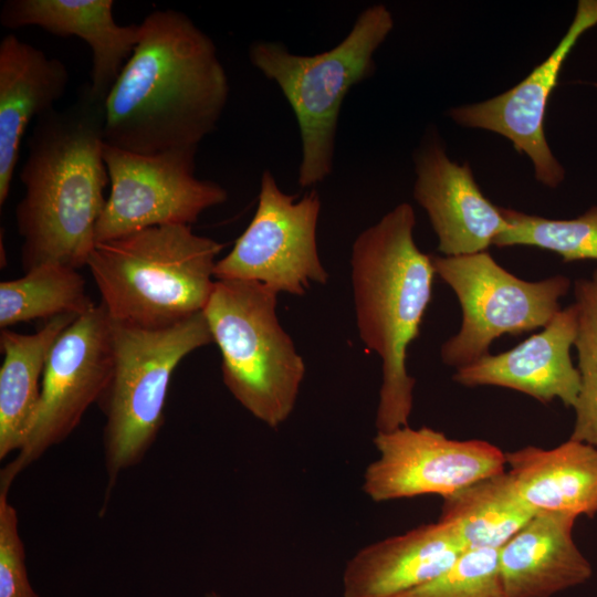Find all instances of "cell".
I'll return each instance as SVG.
<instances>
[{"label":"cell","instance_id":"obj_7","mask_svg":"<svg viewBox=\"0 0 597 597\" xmlns=\"http://www.w3.org/2000/svg\"><path fill=\"white\" fill-rule=\"evenodd\" d=\"M112 337L113 373L98 401L106 416L103 441L109 489L156 440L176 367L190 353L213 343L203 312L160 328L112 321Z\"/></svg>","mask_w":597,"mask_h":597},{"label":"cell","instance_id":"obj_12","mask_svg":"<svg viewBox=\"0 0 597 597\" xmlns=\"http://www.w3.org/2000/svg\"><path fill=\"white\" fill-rule=\"evenodd\" d=\"M379 457L364 473L363 491L375 502L420 495L444 498L506 470V457L484 440H455L432 428L377 432Z\"/></svg>","mask_w":597,"mask_h":597},{"label":"cell","instance_id":"obj_1","mask_svg":"<svg viewBox=\"0 0 597 597\" xmlns=\"http://www.w3.org/2000/svg\"><path fill=\"white\" fill-rule=\"evenodd\" d=\"M229 94L212 39L184 12L151 11L105 98L104 140L144 155L199 147L217 128Z\"/></svg>","mask_w":597,"mask_h":597},{"label":"cell","instance_id":"obj_25","mask_svg":"<svg viewBox=\"0 0 597 597\" xmlns=\"http://www.w3.org/2000/svg\"><path fill=\"white\" fill-rule=\"evenodd\" d=\"M578 311L577 336L580 388L575 406V420L569 439L597 448V270L590 277L574 283Z\"/></svg>","mask_w":597,"mask_h":597},{"label":"cell","instance_id":"obj_10","mask_svg":"<svg viewBox=\"0 0 597 597\" xmlns=\"http://www.w3.org/2000/svg\"><path fill=\"white\" fill-rule=\"evenodd\" d=\"M112 320L100 303L80 315L49 354L41 399L23 447L0 473V491L50 448L65 440L93 402L104 395L113 373Z\"/></svg>","mask_w":597,"mask_h":597},{"label":"cell","instance_id":"obj_27","mask_svg":"<svg viewBox=\"0 0 597 597\" xmlns=\"http://www.w3.org/2000/svg\"><path fill=\"white\" fill-rule=\"evenodd\" d=\"M0 597H39L28 578L18 514L6 491H0Z\"/></svg>","mask_w":597,"mask_h":597},{"label":"cell","instance_id":"obj_23","mask_svg":"<svg viewBox=\"0 0 597 597\" xmlns=\"http://www.w3.org/2000/svg\"><path fill=\"white\" fill-rule=\"evenodd\" d=\"M94 305L77 269L61 263H44L0 283L1 329L39 318L80 316Z\"/></svg>","mask_w":597,"mask_h":597},{"label":"cell","instance_id":"obj_16","mask_svg":"<svg viewBox=\"0 0 597 597\" xmlns=\"http://www.w3.org/2000/svg\"><path fill=\"white\" fill-rule=\"evenodd\" d=\"M7 29L38 27L59 36H77L92 52L90 92L104 103L130 57L139 23L118 24L113 0H7L0 10Z\"/></svg>","mask_w":597,"mask_h":597},{"label":"cell","instance_id":"obj_22","mask_svg":"<svg viewBox=\"0 0 597 597\" xmlns=\"http://www.w3.org/2000/svg\"><path fill=\"white\" fill-rule=\"evenodd\" d=\"M442 500L438 520L454 531L464 549H500L538 513L523 500L507 470Z\"/></svg>","mask_w":597,"mask_h":597},{"label":"cell","instance_id":"obj_8","mask_svg":"<svg viewBox=\"0 0 597 597\" xmlns=\"http://www.w3.org/2000/svg\"><path fill=\"white\" fill-rule=\"evenodd\" d=\"M438 274L455 293L462 310L459 332L441 346V359L457 369L489 354L502 335L519 336L546 326L562 310L570 281L555 275L520 279L488 251L459 256L431 255Z\"/></svg>","mask_w":597,"mask_h":597},{"label":"cell","instance_id":"obj_18","mask_svg":"<svg viewBox=\"0 0 597 597\" xmlns=\"http://www.w3.org/2000/svg\"><path fill=\"white\" fill-rule=\"evenodd\" d=\"M70 82L67 66L13 33L0 41V206L7 201L32 119L54 108Z\"/></svg>","mask_w":597,"mask_h":597},{"label":"cell","instance_id":"obj_11","mask_svg":"<svg viewBox=\"0 0 597 597\" xmlns=\"http://www.w3.org/2000/svg\"><path fill=\"white\" fill-rule=\"evenodd\" d=\"M321 211L313 190L295 201L264 170L255 213L232 250L217 261L216 280L259 282L272 291L303 295L311 283L325 284L316 241Z\"/></svg>","mask_w":597,"mask_h":597},{"label":"cell","instance_id":"obj_26","mask_svg":"<svg viewBox=\"0 0 597 597\" xmlns=\"http://www.w3.org/2000/svg\"><path fill=\"white\" fill-rule=\"evenodd\" d=\"M401 597H505L499 549H465L439 576Z\"/></svg>","mask_w":597,"mask_h":597},{"label":"cell","instance_id":"obj_17","mask_svg":"<svg viewBox=\"0 0 597 597\" xmlns=\"http://www.w3.org/2000/svg\"><path fill=\"white\" fill-rule=\"evenodd\" d=\"M465 551L444 522L359 549L343 574L344 597H401L443 573Z\"/></svg>","mask_w":597,"mask_h":597},{"label":"cell","instance_id":"obj_6","mask_svg":"<svg viewBox=\"0 0 597 597\" xmlns=\"http://www.w3.org/2000/svg\"><path fill=\"white\" fill-rule=\"evenodd\" d=\"M277 293L255 281L216 280L203 310L222 357V379L271 428L292 413L305 364L276 316Z\"/></svg>","mask_w":597,"mask_h":597},{"label":"cell","instance_id":"obj_13","mask_svg":"<svg viewBox=\"0 0 597 597\" xmlns=\"http://www.w3.org/2000/svg\"><path fill=\"white\" fill-rule=\"evenodd\" d=\"M596 24L597 0L578 1L565 35L523 81L490 100L451 108L449 116L461 126L507 138L520 154L531 159L536 180L556 188L565 178V169L552 153L544 133L547 103L572 49Z\"/></svg>","mask_w":597,"mask_h":597},{"label":"cell","instance_id":"obj_3","mask_svg":"<svg viewBox=\"0 0 597 597\" xmlns=\"http://www.w3.org/2000/svg\"><path fill=\"white\" fill-rule=\"evenodd\" d=\"M413 208L402 202L362 231L352 247L350 268L358 334L381 359L377 432L408 426L416 380L407 350L432 298L436 270L416 244Z\"/></svg>","mask_w":597,"mask_h":597},{"label":"cell","instance_id":"obj_19","mask_svg":"<svg viewBox=\"0 0 597 597\" xmlns=\"http://www.w3.org/2000/svg\"><path fill=\"white\" fill-rule=\"evenodd\" d=\"M577 517L538 512L499 549L505 597H553L593 576L591 564L573 537Z\"/></svg>","mask_w":597,"mask_h":597},{"label":"cell","instance_id":"obj_21","mask_svg":"<svg viewBox=\"0 0 597 597\" xmlns=\"http://www.w3.org/2000/svg\"><path fill=\"white\" fill-rule=\"evenodd\" d=\"M77 317L55 316L32 334L1 329L0 459L23 447L38 413L51 348Z\"/></svg>","mask_w":597,"mask_h":597},{"label":"cell","instance_id":"obj_24","mask_svg":"<svg viewBox=\"0 0 597 597\" xmlns=\"http://www.w3.org/2000/svg\"><path fill=\"white\" fill-rule=\"evenodd\" d=\"M502 211L510 227L495 238L494 245L535 247L561 255L566 263L597 260V206L574 219H549L507 208Z\"/></svg>","mask_w":597,"mask_h":597},{"label":"cell","instance_id":"obj_5","mask_svg":"<svg viewBox=\"0 0 597 597\" xmlns=\"http://www.w3.org/2000/svg\"><path fill=\"white\" fill-rule=\"evenodd\" d=\"M392 28L391 12L379 3L363 10L348 34L318 54H294L273 41L251 44L252 65L279 86L296 117L302 142L297 181L302 188L331 175L344 98L373 74L374 54Z\"/></svg>","mask_w":597,"mask_h":597},{"label":"cell","instance_id":"obj_9","mask_svg":"<svg viewBox=\"0 0 597 597\" xmlns=\"http://www.w3.org/2000/svg\"><path fill=\"white\" fill-rule=\"evenodd\" d=\"M198 147L144 155L104 142L111 192L95 229L96 243L151 227L196 222L228 200L218 182L195 175Z\"/></svg>","mask_w":597,"mask_h":597},{"label":"cell","instance_id":"obj_20","mask_svg":"<svg viewBox=\"0 0 597 597\" xmlns=\"http://www.w3.org/2000/svg\"><path fill=\"white\" fill-rule=\"evenodd\" d=\"M506 469L523 500L536 512L597 514V448L568 439L543 449L505 452Z\"/></svg>","mask_w":597,"mask_h":597},{"label":"cell","instance_id":"obj_14","mask_svg":"<svg viewBox=\"0 0 597 597\" xmlns=\"http://www.w3.org/2000/svg\"><path fill=\"white\" fill-rule=\"evenodd\" d=\"M416 201L426 210L443 256L486 251L510 227L474 180L469 164L451 160L437 142L416 156Z\"/></svg>","mask_w":597,"mask_h":597},{"label":"cell","instance_id":"obj_2","mask_svg":"<svg viewBox=\"0 0 597 597\" xmlns=\"http://www.w3.org/2000/svg\"><path fill=\"white\" fill-rule=\"evenodd\" d=\"M104 142V103L87 83L69 107L36 118L19 172L25 192L15 207L24 272L44 263L87 264L109 182Z\"/></svg>","mask_w":597,"mask_h":597},{"label":"cell","instance_id":"obj_15","mask_svg":"<svg viewBox=\"0 0 597 597\" xmlns=\"http://www.w3.org/2000/svg\"><path fill=\"white\" fill-rule=\"evenodd\" d=\"M576 304L562 308L538 333L498 355L490 353L460 367L452 379L465 387L495 386L523 392L542 404H576L580 376L570 347L577 336Z\"/></svg>","mask_w":597,"mask_h":597},{"label":"cell","instance_id":"obj_4","mask_svg":"<svg viewBox=\"0 0 597 597\" xmlns=\"http://www.w3.org/2000/svg\"><path fill=\"white\" fill-rule=\"evenodd\" d=\"M222 249L191 226H158L96 243L86 266L112 321L160 328L203 312Z\"/></svg>","mask_w":597,"mask_h":597}]
</instances>
